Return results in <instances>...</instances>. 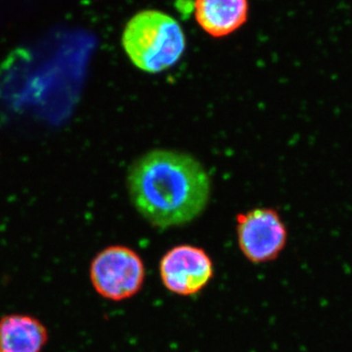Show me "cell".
Returning <instances> with one entry per match:
<instances>
[{"label":"cell","instance_id":"obj_1","mask_svg":"<svg viewBox=\"0 0 352 352\" xmlns=\"http://www.w3.org/2000/svg\"><path fill=\"white\" fill-rule=\"evenodd\" d=\"M127 188L134 208L153 226L166 229L197 219L207 208L210 180L185 153L153 150L132 164Z\"/></svg>","mask_w":352,"mask_h":352},{"label":"cell","instance_id":"obj_2","mask_svg":"<svg viewBox=\"0 0 352 352\" xmlns=\"http://www.w3.org/2000/svg\"><path fill=\"white\" fill-rule=\"evenodd\" d=\"M122 47L134 66L149 74H159L182 59L186 38L179 23L159 10H143L127 22Z\"/></svg>","mask_w":352,"mask_h":352},{"label":"cell","instance_id":"obj_3","mask_svg":"<svg viewBox=\"0 0 352 352\" xmlns=\"http://www.w3.org/2000/svg\"><path fill=\"white\" fill-rule=\"evenodd\" d=\"M89 277L99 296L113 302H122L138 295L142 289L145 264L131 248L110 245L92 259Z\"/></svg>","mask_w":352,"mask_h":352},{"label":"cell","instance_id":"obj_4","mask_svg":"<svg viewBox=\"0 0 352 352\" xmlns=\"http://www.w3.org/2000/svg\"><path fill=\"white\" fill-rule=\"evenodd\" d=\"M236 231L241 252L252 263L275 261L288 243V229L274 208H254L238 214Z\"/></svg>","mask_w":352,"mask_h":352},{"label":"cell","instance_id":"obj_5","mask_svg":"<svg viewBox=\"0 0 352 352\" xmlns=\"http://www.w3.org/2000/svg\"><path fill=\"white\" fill-rule=\"evenodd\" d=\"M160 277L164 288L180 296H195L206 288L214 274L212 259L201 248L178 245L161 258Z\"/></svg>","mask_w":352,"mask_h":352},{"label":"cell","instance_id":"obj_6","mask_svg":"<svg viewBox=\"0 0 352 352\" xmlns=\"http://www.w3.org/2000/svg\"><path fill=\"white\" fill-rule=\"evenodd\" d=\"M197 23L212 38H224L247 22L249 0H195Z\"/></svg>","mask_w":352,"mask_h":352},{"label":"cell","instance_id":"obj_7","mask_svg":"<svg viewBox=\"0 0 352 352\" xmlns=\"http://www.w3.org/2000/svg\"><path fill=\"white\" fill-rule=\"evenodd\" d=\"M47 340L45 326L31 315L0 318V352H41Z\"/></svg>","mask_w":352,"mask_h":352}]
</instances>
